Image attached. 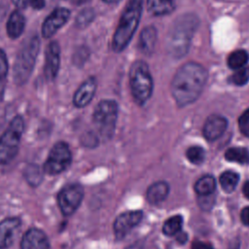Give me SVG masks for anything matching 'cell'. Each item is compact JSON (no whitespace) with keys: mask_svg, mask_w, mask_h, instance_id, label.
Returning <instances> with one entry per match:
<instances>
[{"mask_svg":"<svg viewBox=\"0 0 249 249\" xmlns=\"http://www.w3.org/2000/svg\"><path fill=\"white\" fill-rule=\"evenodd\" d=\"M8 60L5 53L0 50V81L3 80L8 73Z\"/></svg>","mask_w":249,"mask_h":249,"instance_id":"31","label":"cell"},{"mask_svg":"<svg viewBox=\"0 0 249 249\" xmlns=\"http://www.w3.org/2000/svg\"><path fill=\"white\" fill-rule=\"evenodd\" d=\"M242 192H243V195L246 198L249 199V181H246L243 185V188H242Z\"/></svg>","mask_w":249,"mask_h":249,"instance_id":"36","label":"cell"},{"mask_svg":"<svg viewBox=\"0 0 249 249\" xmlns=\"http://www.w3.org/2000/svg\"><path fill=\"white\" fill-rule=\"evenodd\" d=\"M157 42V30L154 26L145 27L139 37V50L149 55L154 52L155 46Z\"/></svg>","mask_w":249,"mask_h":249,"instance_id":"18","label":"cell"},{"mask_svg":"<svg viewBox=\"0 0 249 249\" xmlns=\"http://www.w3.org/2000/svg\"><path fill=\"white\" fill-rule=\"evenodd\" d=\"M24 176L29 184L35 186L42 180V171L38 165H29L25 168Z\"/></svg>","mask_w":249,"mask_h":249,"instance_id":"26","label":"cell"},{"mask_svg":"<svg viewBox=\"0 0 249 249\" xmlns=\"http://www.w3.org/2000/svg\"><path fill=\"white\" fill-rule=\"evenodd\" d=\"M31 0H12V2L14 3V5L18 8H20V9H23L25 8L27 5H29Z\"/></svg>","mask_w":249,"mask_h":249,"instance_id":"35","label":"cell"},{"mask_svg":"<svg viewBox=\"0 0 249 249\" xmlns=\"http://www.w3.org/2000/svg\"><path fill=\"white\" fill-rule=\"evenodd\" d=\"M3 92H4V88H3V86H2V85H0V101L2 100Z\"/></svg>","mask_w":249,"mask_h":249,"instance_id":"39","label":"cell"},{"mask_svg":"<svg viewBox=\"0 0 249 249\" xmlns=\"http://www.w3.org/2000/svg\"><path fill=\"white\" fill-rule=\"evenodd\" d=\"M182 225H183V219L180 215L172 216L164 222L162 226V232L167 236L175 235L181 231Z\"/></svg>","mask_w":249,"mask_h":249,"instance_id":"25","label":"cell"},{"mask_svg":"<svg viewBox=\"0 0 249 249\" xmlns=\"http://www.w3.org/2000/svg\"><path fill=\"white\" fill-rule=\"evenodd\" d=\"M25 26V18L23 15L19 11H14L11 16L9 17V19L7 21V34L11 39H17L18 38Z\"/></svg>","mask_w":249,"mask_h":249,"instance_id":"17","label":"cell"},{"mask_svg":"<svg viewBox=\"0 0 249 249\" xmlns=\"http://www.w3.org/2000/svg\"><path fill=\"white\" fill-rule=\"evenodd\" d=\"M126 249H143V242L142 241H137V242L131 244Z\"/></svg>","mask_w":249,"mask_h":249,"instance_id":"37","label":"cell"},{"mask_svg":"<svg viewBox=\"0 0 249 249\" xmlns=\"http://www.w3.org/2000/svg\"><path fill=\"white\" fill-rule=\"evenodd\" d=\"M70 11L66 8L54 9L44 20L42 25V35L44 38H51L69 19Z\"/></svg>","mask_w":249,"mask_h":249,"instance_id":"10","label":"cell"},{"mask_svg":"<svg viewBox=\"0 0 249 249\" xmlns=\"http://www.w3.org/2000/svg\"><path fill=\"white\" fill-rule=\"evenodd\" d=\"M129 86L136 103L144 104L153 92V78L148 65L142 61H135L129 71Z\"/></svg>","mask_w":249,"mask_h":249,"instance_id":"5","label":"cell"},{"mask_svg":"<svg viewBox=\"0 0 249 249\" xmlns=\"http://www.w3.org/2000/svg\"><path fill=\"white\" fill-rule=\"evenodd\" d=\"M60 64V48L59 45L53 41L51 42L46 49V59L44 74L47 80H53L58 72Z\"/></svg>","mask_w":249,"mask_h":249,"instance_id":"12","label":"cell"},{"mask_svg":"<svg viewBox=\"0 0 249 249\" xmlns=\"http://www.w3.org/2000/svg\"><path fill=\"white\" fill-rule=\"evenodd\" d=\"M197 26L198 18L194 14H184L174 20L166 40V48L171 56L181 58L188 53Z\"/></svg>","mask_w":249,"mask_h":249,"instance_id":"2","label":"cell"},{"mask_svg":"<svg viewBox=\"0 0 249 249\" xmlns=\"http://www.w3.org/2000/svg\"><path fill=\"white\" fill-rule=\"evenodd\" d=\"M186 156L188 158V160L195 164H199L204 160V157H205V152L201 147L198 146H192L190 147L187 152H186Z\"/></svg>","mask_w":249,"mask_h":249,"instance_id":"27","label":"cell"},{"mask_svg":"<svg viewBox=\"0 0 249 249\" xmlns=\"http://www.w3.org/2000/svg\"><path fill=\"white\" fill-rule=\"evenodd\" d=\"M192 249H214L212 247L211 244L204 242V241H200V240H195L192 243Z\"/></svg>","mask_w":249,"mask_h":249,"instance_id":"32","label":"cell"},{"mask_svg":"<svg viewBox=\"0 0 249 249\" xmlns=\"http://www.w3.org/2000/svg\"><path fill=\"white\" fill-rule=\"evenodd\" d=\"M20 226V221L18 218L11 217L0 222V249L10 247Z\"/></svg>","mask_w":249,"mask_h":249,"instance_id":"16","label":"cell"},{"mask_svg":"<svg viewBox=\"0 0 249 249\" xmlns=\"http://www.w3.org/2000/svg\"><path fill=\"white\" fill-rule=\"evenodd\" d=\"M248 53L244 50H236L230 53L227 59L228 66L232 70H237L239 68H242L246 66V63L248 61Z\"/></svg>","mask_w":249,"mask_h":249,"instance_id":"23","label":"cell"},{"mask_svg":"<svg viewBox=\"0 0 249 249\" xmlns=\"http://www.w3.org/2000/svg\"><path fill=\"white\" fill-rule=\"evenodd\" d=\"M72 155L69 146L64 142H57L51 149L48 159L43 166V171L50 175H56L68 168Z\"/></svg>","mask_w":249,"mask_h":249,"instance_id":"8","label":"cell"},{"mask_svg":"<svg viewBox=\"0 0 249 249\" xmlns=\"http://www.w3.org/2000/svg\"><path fill=\"white\" fill-rule=\"evenodd\" d=\"M215 189L216 181L211 175H204L195 183V191L199 196H210L214 193Z\"/></svg>","mask_w":249,"mask_h":249,"instance_id":"21","label":"cell"},{"mask_svg":"<svg viewBox=\"0 0 249 249\" xmlns=\"http://www.w3.org/2000/svg\"><path fill=\"white\" fill-rule=\"evenodd\" d=\"M93 18H94L93 10L91 8H86L78 14V16L76 18V24L80 28L86 27L87 25H89L91 22Z\"/></svg>","mask_w":249,"mask_h":249,"instance_id":"28","label":"cell"},{"mask_svg":"<svg viewBox=\"0 0 249 249\" xmlns=\"http://www.w3.org/2000/svg\"><path fill=\"white\" fill-rule=\"evenodd\" d=\"M240 219H241V222H242L245 226H249V206L244 207V208L241 210Z\"/></svg>","mask_w":249,"mask_h":249,"instance_id":"33","label":"cell"},{"mask_svg":"<svg viewBox=\"0 0 249 249\" xmlns=\"http://www.w3.org/2000/svg\"><path fill=\"white\" fill-rule=\"evenodd\" d=\"M96 87V80L93 77L88 78L74 93L73 104L78 108L87 106L93 98Z\"/></svg>","mask_w":249,"mask_h":249,"instance_id":"15","label":"cell"},{"mask_svg":"<svg viewBox=\"0 0 249 249\" xmlns=\"http://www.w3.org/2000/svg\"><path fill=\"white\" fill-rule=\"evenodd\" d=\"M105 3H109V4H114V3H118L120 0H102Z\"/></svg>","mask_w":249,"mask_h":249,"instance_id":"38","label":"cell"},{"mask_svg":"<svg viewBox=\"0 0 249 249\" xmlns=\"http://www.w3.org/2000/svg\"><path fill=\"white\" fill-rule=\"evenodd\" d=\"M143 213L142 211L134 210L127 211L120 214L113 225L114 232L117 238H124L135 226H137L142 220Z\"/></svg>","mask_w":249,"mask_h":249,"instance_id":"11","label":"cell"},{"mask_svg":"<svg viewBox=\"0 0 249 249\" xmlns=\"http://www.w3.org/2000/svg\"><path fill=\"white\" fill-rule=\"evenodd\" d=\"M84 197L83 187L79 184H70L64 187L57 195V203L64 216L73 214L80 206Z\"/></svg>","mask_w":249,"mask_h":249,"instance_id":"9","label":"cell"},{"mask_svg":"<svg viewBox=\"0 0 249 249\" xmlns=\"http://www.w3.org/2000/svg\"><path fill=\"white\" fill-rule=\"evenodd\" d=\"M207 77L206 69L199 63L183 64L171 81V93L176 103L183 107L195 102L201 94Z\"/></svg>","mask_w":249,"mask_h":249,"instance_id":"1","label":"cell"},{"mask_svg":"<svg viewBox=\"0 0 249 249\" xmlns=\"http://www.w3.org/2000/svg\"><path fill=\"white\" fill-rule=\"evenodd\" d=\"M23 127V119L16 116L0 137V164L9 163L17 156Z\"/></svg>","mask_w":249,"mask_h":249,"instance_id":"6","label":"cell"},{"mask_svg":"<svg viewBox=\"0 0 249 249\" xmlns=\"http://www.w3.org/2000/svg\"><path fill=\"white\" fill-rule=\"evenodd\" d=\"M40 48L39 38L34 35L26 40L20 48L14 65L15 82L21 86L25 84L33 70Z\"/></svg>","mask_w":249,"mask_h":249,"instance_id":"4","label":"cell"},{"mask_svg":"<svg viewBox=\"0 0 249 249\" xmlns=\"http://www.w3.org/2000/svg\"><path fill=\"white\" fill-rule=\"evenodd\" d=\"M169 193V186L166 182L159 181L152 184L147 190V200L151 204H159L162 202Z\"/></svg>","mask_w":249,"mask_h":249,"instance_id":"19","label":"cell"},{"mask_svg":"<svg viewBox=\"0 0 249 249\" xmlns=\"http://www.w3.org/2000/svg\"><path fill=\"white\" fill-rule=\"evenodd\" d=\"M147 9L153 16H166L174 11L175 0H147Z\"/></svg>","mask_w":249,"mask_h":249,"instance_id":"20","label":"cell"},{"mask_svg":"<svg viewBox=\"0 0 249 249\" xmlns=\"http://www.w3.org/2000/svg\"><path fill=\"white\" fill-rule=\"evenodd\" d=\"M238 125L240 131L249 137V108L246 109L238 119Z\"/></svg>","mask_w":249,"mask_h":249,"instance_id":"30","label":"cell"},{"mask_svg":"<svg viewBox=\"0 0 249 249\" xmlns=\"http://www.w3.org/2000/svg\"><path fill=\"white\" fill-rule=\"evenodd\" d=\"M249 81V66L235 70L231 76V82L236 86H243Z\"/></svg>","mask_w":249,"mask_h":249,"instance_id":"29","label":"cell"},{"mask_svg":"<svg viewBox=\"0 0 249 249\" xmlns=\"http://www.w3.org/2000/svg\"><path fill=\"white\" fill-rule=\"evenodd\" d=\"M238 181L239 176L237 173L233 171H225L221 174L219 178V182L222 189L227 193L232 192L236 188Z\"/></svg>","mask_w":249,"mask_h":249,"instance_id":"24","label":"cell"},{"mask_svg":"<svg viewBox=\"0 0 249 249\" xmlns=\"http://www.w3.org/2000/svg\"><path fill=\"white\" fill-rule=\"evenodd\" d=\"M118 104L111 99L101 100L94 109L93 123L100 136L106 140L112 137L118 118Z\"/></svg>","mask_w":249,"mask_h":249,"instance_id":"7","label":"cell"},{"mask_svg":"<svg viewBox=\"0 0 249 249\" xmlns=\"http://www.w3.org/2000/svg\"><path fill=\"white\" fill-rule=\"evenodd\" d=\"M228 126V121L226 118L220 115L213 114L209 116L203 124V135L209 141L218 139L226 130Z\"/></svg>","mask_w":249,"mask_h":249,"instance_id":"13","label":"cell"},{"mask_svg":"<svg viewBox=\"0 0 249 249\" xmlns=\"http://www.w3.org/2000/svg\"><path fill=\"white\" fill-rule=\"evenodd\" d=\"M142 7L143 0H128L126 3L113 35L112 48L116 53L124 51L129 44L138 27L142 14Z\"/></svg>","mask_w":249,"mask_h":249,"instance_id":"3","label":"cell"},{"mask_svg":"<svg viewBox=\"0 0 249 249\" xmlns=\"http://www.w3.org/2000/svg\"><path fill=\"white\" fill-rule=\"evenodd\" d=\"M29 5L34 9L40 10L45 6V0H31Z\"/></svg>","mask_w":249,"mask_h":249,"instance_id":"34","label":"cell"},{"mask_svg":"<svg viewBox=\"0 0 249 249\" xmlns=\"http://www.w3.org/2000/svg\"><path fill=\"white\" fill-rule=\"evenodd\" d=\"M20 249H50V241L43 231L32 228L22 236Z\"/></svg>","mask_w":249,"mask_h":249,"instance_id":"14","label":"cell"},{"mask_svg":"<svg viewBox=\"0 0 249 249\" xmlns=\"http://www.w3.org/2000/svg\"><path fill=\"white\" fill-rule=\"evenodd\" d=\"M225 158L229 161L247 164L249 163V151L243 147H231L225 152Z\"/></svg>","mask_w":249,"mask_h":249,"instance_id":"22","label":"cell"}]
</instances>
